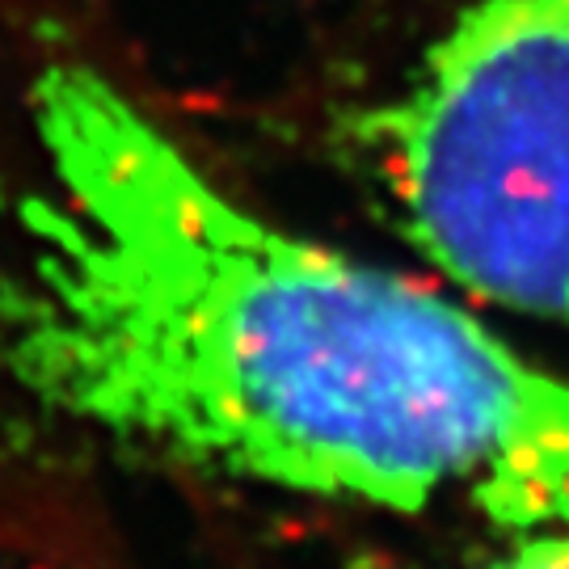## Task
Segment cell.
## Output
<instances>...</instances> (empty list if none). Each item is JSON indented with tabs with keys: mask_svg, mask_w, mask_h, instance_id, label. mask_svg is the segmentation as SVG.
<instances>
[{
	"mask_svg": "<svg viewBox=\"0 0 569 569\" xmlns=\"http://www.w3.org/2000/svg\"><path fill=\"white\" fill-rule=\"evenodd\" d=\"M359 143L443 279L569 326V0H468Z\"/></svg>",
	"mask_w": 569,
	"mask_h": 569,
	"instance_id": "2",
	"label": "cell"
},
{
	"mask_svg": "<svg viewBox=\"0 0 569 569\" xmlns=\"http://www.w3.org/2000/svg\"><path fill=\"white\" fill-rule=\"evenodd\" d=\"M477 569H569V531H523L510 536L498 557Z\"/></svg>",
	"mask_w": 569,
	"mask_h": 569,
	"instance_id": "3",
	"label": "cell"
},
{
	"mask_svg": "<svg viewBox=\"0 0 569 569\" xmlns=\"http://www.w3.org/2000/svg\"><path fill=\"white\" fill-rule=\"evenodd\" d=\"M39 186L0 388L253 486L569 531V376L401 270L274 224L81 60L30 81Z\"/></svg>",
	"mask_w": 569,
	"mask_h": 569,
	"instance_id": "1",
	"label": "cell"
}]
</instances>
